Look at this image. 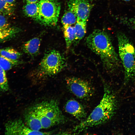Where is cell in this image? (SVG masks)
<instances>
[{
	"label": "cell",
	"instance_id": "cell-1",
	"mask_svg": "<svg viewBox=\"0 0 135 135\" xmlns=\"http://www.w3.org/2000/svg\"><path fill=\"white\" fill-rule=\"evenodd\" d=\"M86 42L88 47L99 56L107 72L112 73L119 68L120 60L106 32L96 29L88 36Z\"/></svg>",
	"mask_w": 135,
	"mask_h": 135
},
{
	"label": "cell",
	"instance_id": "cell-2",
	"mask_svg": "<svg viewBox=\"0 0 135 135\" xmlns=\"http://www.w3.org/2000/svg\"><path fill=\"white\" fill-rule=\"evenodd\" d=\"M104 94L99 104L86 119L76 126L73 131L79 133L85 129L105 123L110 120L116 110L117 102L113 92L104 84Z\"/></svg>",
	"mask_w": 135,
	"mask_h": 135
},
{
	"label": "cell",
	"instance_id": "cell-3",
	"mask_svg": "<svg viewBox=\"0 0 135 135\" xmlns=\"http://www.w3.org/2000/svg\"><path fill=\"white\" fill-rule=\"evenodd\" d=\"M119 57L124 70V83L135 80V46L124 33L117 34Z\"/></svg>",
	"mask_w": 135,
	"mask_h": 135
},
{
	"label": "cell",
	"instance_id": "cell-4",
	"mask_svg": "<svg viewBox=\"0 0 135 135\" xmlns=\"http://www.w3.org/2000/svg\"><path fill=\"white\" fill-rule=\"evenodd\" d=\"M39 117L42 129L63 124L65 118L57 101L54 100L43 101L34 106Z\"/></svg>",
	"mask_w": 135,
	"mask_h": 135
},
{
	"label": "cell",
	"instance_id": "cell-5",
	"mask_svg": "<svg viewBox=\"0 0 135 135\" xmlns=\"http://www.w3.org/2000/svg\"><path fill=\"white\" fill-rule=\"evenodd\" d=\"M66 65L64 56L57 50H51L44 55L35 71V75L40 78L51 76L60 72Z\"/></svg>",
	"mask_w": 135,
	"mask_h": 135
},
{
	"label": "cell",
	"instance_id": "cell-6",
	"mask_svg": "<svg viewBox=\"0 0 135 135\" xmlns=\"http://www.w3.org/2000/svg\"><path fill=\"white\" fill-rule=\"evenodd\" d=\"M38 7V14L36 20L45 26H55L61 8L59 2L56 0H40Z\"/></svg>",
	"mask_w": 135,
	"mask_h": 135
},
{
	"label": "cell",
	"instance_id": "cell-7",
	"mask_svg": "<svg viewBox=\"0 0 135 135\" xmlns=\"http://www.w3.org/2000/svg\"><path fill=\"white\" fill-rule=\"evenodd\" d=\"M66 85L70 91L74 95L80 98L84 99L91 96L94 89L87 81L74 77L67 78Z\"/></svg>",
	"mask_w": 135,
	"mask_h": 135
},
{
	"label": "cell",
	"instance_id": "cell-8",
	"mask_svg": "<svg viewBox=\"0 0 135 135\" xmlns=\"http://www.w3.org/2000/svg\"><path fill=\"white\" fill-rule=\"evenodd\" d=\"M49 132H42L32 130L20 119L11 120L5 125V134L7 135L50 134Z\"/></svg>",
	"mask_w": 135,
	"mask_h": 135
},
{
	"label": "cell",
	"instance_id": "cell-9",
	"mask_svg": "<svg viewBox=\"0 0 135 135\" xmlns=\"http://www.w3.org/2000/svg\"><path fill=\"white\" fill-rule=\"evenodd\" d=\"M69 8L76 14L77 20L87 22L92 6L88 0H69Z\"/></svg>",
	"mask_w": 135,
	"mask_h": 135
},
{
	"label": "cell",
	"instance_id": "cell-10",
	"mask_svg": "<svg viewBox=\"0 0 135 135\" xmlns=\"http://www.w3.org/2000/svg\"><path fill=\"white\" fill-rule=\"evenodd\" d=\"M5 16L0 13V42L11 39L20 31L19 29L11 25Z\"/></svg>",
	"mask_w": 135,
	"mask_h": 135
},
{
	"label": "cell",
	"instance_id": "cell-11",
	"mask_svg": "<svg viewBox=\"0 0 135 135\" xmlns=\"http://www.w3.org/2000/svg\"><path fill=\"white\" fill-rule=\"evenodd\" d=\"M24 118L26 124L32 130L39 131L42 129L39 117L34 106L26 111Z\"/></svg>",
	"mask_w": 135,
	"mask_h": 135
},
{
	"label": "cell",
	"instance_id": "cell-12",
	"mask_svg": "<svg viewBox=\"0 0 135 135\" xmlns=\"http://www.w3.org/2000/svg\"><path fill=\"white\" fill-rule=\"evenodd\" d=\"M66 112L79 120L85 118L86 116V111L79 102L73 99L68 100L65 106Z\"/></svg>",
	"mask_w": 135,
	"mask_h": 135
},
{
	"label": "cell",
	"instance_id": "cell-13",
	"mask_svg": "<svg viewBox=\"0 0 135 135\" xmlns=\"http://www.w3.org/2000/svg\"><path fill=\"white\" fill-rule=\"evenodd\" d=\"M40 44V39L34 38L24 43L22 46L24 52L31 56H36L38 53Z\"/></svg>",
	"mask_w": 135,
	"mask_h": 135
},
{
	"label": "cell",
	"instance_id": "cell-14",
	"mask_svg": "<svg viewBox=\"0 0 135 135\" xmlns=\"http://www.w3.org/2000/svg\"><path fill=\"white\" fill-rule=\"evenodd\" d=\"M86 22L77 20L74 25L75 37L72 44L77 46L86 32Z\"/></svg>",
	"mask_w": 135,
	"mask_h": 135
},
{
	"label": "cell",
	"instance_id": "cell-15",
	"mask_svg": "<svg viewBox=\"0 0 135 135\" xmlns=\"http://www.w3.org/2000/svg\"><path fill=\"white\" fill-rule=\"evenodd\" d=\"M63 30L66 47L68 49L72 44L75 37L74 26L71 25H64Z\"/></svg>",
	"mask_w": 135,
	"mask_h": 135
},
{
	"label": "cell",
	"instance_id": "cell-16",
	"mask_svg": "<svg viewBox=\"0 0 135 135\" xmlns=\"http://www.w3.org/2000/svg\"><path fill=\"white\" fill-rule=\"evenodd\" d=\"M15 0H0V13L6 16L13 13L15 9Z\"/></svg>",
	"mask_w": 135,
	"mask_h": 135
},
{
	"label": "cell",
	"instance_id": "cell-17",
	"mask_svg": "<svg viewBox=\"0 0 135 135\" xmlns=\"http://www.w3.org/2000/svg\"><path fill=\"white\" fill-rule=\"evenodd\" d=\"M39 2L26 3L23 8L24 12L27 16L36 20L39 13Z\"/></svg>",
	"mask_w": 135,
	"mask_h": 135
},
{
	"label": "cell",
	"instance_id": "cell-18",
	"mask_svg": "<svg viewBox=\"0 0 135 135\" xmlns=\"http://www.w3.org/2000/svg\"><path fill=\"white\" fill-rule=\"evenodd\" d=\"M0 54L7 58L13 60H18L21 54L13 48L6 47L0 49Z\"/></svg>",
	"mask_w": 135,
	"mask_h": 135
},
{
	"label": "cell",
	"instance_id": "cell-19",
	"mask_svg": "<svg viewBox=\"0 0 135 135\" xmlns=\"http://www.w3.org/2000/svg\"><path fill=\"white\" fill-rule=\"evenodd\" d=\"M77 19V17L75 14L68 8L62 18L61 22L63 26L72 25L76 23Z\"/></svg>",
	"mask_w": 135,
	"mask_h": 135
},
{
	"label": "cell",
	"instance_id": "cell-20",
	"mask_svg": "<svg viewBox=\"0 0 135 135\" xmlns=\"http://www.w3.org/2000/svg\"><path fill=\"white\" fill-rule=\"evenodd\" d=\"M19 63L18 60H11L0 54V66L5 71L11 69Z\"/></svg>",
	"mask_w": 135,
	"mask_h": 135
},
{
	"label": "cell",
	"instance_id": "cell-21",
	"mask_svg": "<svg viewBox=\"0 0 135 135\" xmlns=\"http://www.w3.org/2000/svg\"><path fill=\"white\" fill-rule=\"evenodd\" d=\"M9 89L8 80L5 70L0 66V91L3 92Z\"/></svg>",
	"mask_w": 135,
	"mask_h": 135
},
{
	"label": "cell",
	"instance_id": "cell-22",
	"mask_svg": "<svg viewBox=\"0 0 135 135\" xmlns=\"http://www.w3.org/2000/svg\"><path fill=\"white\" fill-rule=\"evenodd\" d=\"M26 3H36L39 2L40 0H23Z\"/></svg>",
	"mask_w": 135,
	"mask_h": 135
},
{
	"label": "cell",
	"instance_id": "cell-23",
	"mask_svg": "<svg viewBox=\"0 0 135 135\" xmlns=\"http://www.w3.org/2000/svg\"><path fill=\"white\" fill-rule=\"evenodd\" d=\"M123 0L125 1L128 2V1H130V0Z\"/></svg>",
	"mask_w": 135,
	"mask_h": 135
}]
</instances>
